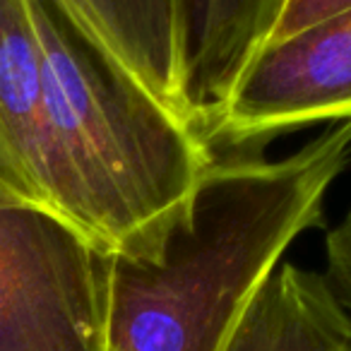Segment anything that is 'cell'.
I'll list each match as a JSON object with an SVG mask.
<instances>
[{
    "label": "cell",
    "mask_w": 351,
    "mask_h": 351,
    "mask_svg": "<svg viewBox=\"0 0 351 351\" xmlns=\"http://www.w3.org/2000/svg\"><path fill=\"white\" fill-rule=\"evenodd\" d=\"M349 164L351 123L279 159L217 156L159 255L111 258L104 351H226Z\"/></svg>",
    "instance_id": "obj_1"
},
{
    "label": "cell",
    "mask_w": 351,
    "mask_h": 351,
    "mask_svg": "<svg viewBox=\"0 0 351 351\" xmlns=\"http://www.w3.org/2000/svg\"><path fill=\"white\" fill-rule=\"evenodd\" d=\"M44 68L53 205L113 258H154L217 152L73 10L27 0Z\"/></svg>",
    "instance_id": "obj_2"
},
{
    "label": "cell",
    "mask_w": 351,
    "mask_h": 351,
    "mask_svg": "<svg viewBox=\"0 0 351 351\" xmlns=\"http://www.w3.org/2000/svg\"><path fill=\"white\" fill-rule=\"evenodd\" d=\"M111 258L58 212L0 202V351H104Z\"/></svg>",
    "instance_id": "obj_3"
},
{
    "label": "cell",
    "mask_w": 351,
    "mask_h": 351,
    "mask_svg": "<svg viewBox=\"0 0 351 351\" xmlns=\"http://www.w3.org/2000/svg\"><path fill=\"white\" fill-rule=\"evenodd\" d=\"M320 123H351V10L265 44L205 140L212 149H263Z\"/></svg>",
    "instance_id": "obj_4"
},
{
    "label": "cell",
    "mask_w": 351,
    "mask_h": 351,
    "mask_svg": "<svg viewBox=\"0 0 351 351\" xmlns=\"http://www.w3.org/2000/svg\"><path fill=\"white\" fill-rule=\"evenodd\" d=\"M282 8L284 0H176L181 111L202 140Z\"/></svg>",
    "instance_id": "obj_5"
},
{
    "label": "cell",
    "mask_w": 351,
    "mask_h": 351,
    "mask_svg": "<svg viewBox=\"0 0 351 351\" xmlns=\"http://www.w3.org/2000/svg\"><path fill=\"white\" fill-rule=\"evenodd\" d=\"M0 202L58 212L46 161L44 68L27 0H0Z\"/></svg>",
    "instance_id": "obj_6"
},
{
    "label": "cell",
    "mask_w": 351,
    "mask_h": 351,
    "mask_svg": "<svg viewBox=\"0 0 351 351\" xmlns=\"http://www.w3.org/2000/svg\"><path fill=\"white\" fill-rule=\"evenodd\" d=\"M226 351H351V315L325 274L282 263L255 293Z\"/></svg>",
    "instance_id": "obj_7"
},
{
    "label": "cell",
    "mask_w": 351,
    "mask_h": 351,
    "mask_svg": "<svg viewBox=\"0 0 351 351\" xmlns=\"http://www.w3.org/2000/svg\"><path fill=\"white\" fill-rule=\"evenodd\" d=\"M92 32L142 80V51L130 0H68ZM145 82V80H142Z\"/></svg>",
    "instance_id": "obj_8"
},
{
    "label": "cell",
    "mask_w": 351,
    "mask_h": 351,
    "mask_svg": "<svg viewBox=\"0 0 351 351\" xmlns=\"http://www.w3.org/2000/svg\"><path fill=\"white\" fill-rule=\"evenodd\" d=\"M351 315V205L325 234V272H322Z\"/></svg>",
    "instance_id": "obj_9"
},
{
    "label": "cell",
    "mask_w": 351,
    "mask_h": 351,
    "mask_svg": "<svg viewBox=\"0 0 351 351\" xmlns=\"http://www.w3.org/2000/svg\"><path fill=\"white\" fill-rule=\"evenodd\" d=\"M344 10H351V0H284V8L279 12L272 34H269V41L289 39V36L298 34V32L308 29L322 20H330Z\"/></svg>",
    "instance_id": "obj_10"
}]
</instances>
